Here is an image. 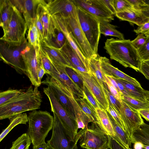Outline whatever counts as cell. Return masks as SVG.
<instances>
[{"mask_svg": "<svg viewBox=\"0 0 149 149\" xmlns=\"http://www.w3.org/2000/svg\"><path fill=\"white\" fill-rule=\"evenodd\" d=\"M104 48L111 59L125 68H130L139 72L142 61L137 49L132 45L130 40L107 39Z\"/></svg>", "mask_w": 149, "mask_h": 149, "instance_id": "obj_1", "label": "cell"}, {"mask_svg": "<svg viewBox=\"0 0 149 149\" xmlns=\"http://www.w3.org/2000/svg\"><path fill=\"white\" fill-rule=\"evenodd\" d=\"M38 87L29 86L11 100L0 106V119L2 120L24 112L40 108L42 102Z\"/></svg>", "mask_w": 149, "mask_h": 149, "instance_id": "obj_2", "label": "cell"}, {"mask_svg": "<svg viewBox=\"0 0 149 149\" xmlns=\"http://www.w3.org/2000/svg\"><path fill=\"white\" fill-rule=\"evenodd\" d=\"M27 134L33 147L45 142V138L52 128L54 117L47 111H33L29 114Z\"/></svg>", "mask_w": 149, "mask_h": 149, "instance_id": "obj_3", "label": "cell"}, {"mask_svg": "<svg viewBox=\"0 0 149 149\" xmlns=\"http://www.w3.org/2000/svg\"><path fill=\"white\" fill-rule=\"evenodd\" d=\"M43 91L49 101L52 112L57 115L67 134L73 140L79 139L82 130L78 132L76 120L69 114L49 87L44 88Z\"/></svg>", "mask_w": 149, "mask_h": 149, "instance_id": "obj_4", "label": "cell"}, {"mask_svg": "<svg viewBox=\"0 0 149 149\" xmlns=\"http://www.w3.org/2000/svg\"><path fill=\"white\" fill-rule=\"evenodd\" d=\"M0 40L1 58L17 71L26 74V68L21 53L29 44L27 39L18 44L10 43Z\"/></svg>", "mask_w": 149, "mask_h": 149, "instance_id": "obj_5", "label": "cell"}, {"mask_svg": "<svg viewBox=\"0 0 149 149\" xmlns=\"http://www.w3.org/2000/svg\"><path fill=\"white\" fill-rule=\"evenodd\" d=\"M77 15L81 29L95 54H97L100 37V21L94 16L77 6Z\"/></svg>", "mask_w": 149, "mask_h": 149, "instance_id": "obj_6", "label": "cell"}, {"mask_svg": "<svg viewBox=\"0 0 149 149\" xmlns=\"http://www.w3.org/2000/svg\"><path fill=\"white\" fill-rule=\"evenodd\" d=\"M79 140L80 146L83 148H109L108 135L95 123H92L87 129L83 130Z\"/></svg>", "mask_w": 149, "mask_h": 149, "instance_id": "obj_7", "label": "cell"}, {"mask_svg": "<svg viewBox=\"0 0 149 149\" xmlns=\"http://www.w3.org/2000/svg\"><path fill=\"white\" fill-rule=\"evenodd\" d=\"M28 28L27 24L22 15L14 6L11 20L0 40L13 44H20L26 38L25 35Z\"/></svg>", "mask_w": 149, "mask_h": 149, "instance_id": "obj_8", "label": "cell"}, {"mask_svg": "<svg viewBox=\"0 0 149 149\" xmlns=\"http://www.w3.org/2000/svg\"><path fill=\"white\" fill-rule=\"evenodd\" d=\"M54 115L52 134L47 141L50 149H77V143L79 140H72L67 134L57 115Z\"/></svg>", "mask_w": 149, "mask_h": 149, "instance_id": "obj_9", "label": "cell"}, {"mask_svg": "<svg viewBox=\"0 0 149 149\" xmlns=\"http://www.w3.org/2000/svg\"><path fill=\"white\" fill-rule=\"evenodd\" d=\"M64 18L74 40L84 56L88 60L95 54L81 29L78 15L75 17Z\"/></svg>", "mask_w": 149, "mask_h": 149, "instance_id": "obj_10", "label": "cell"}, {"mask_svg": "<svg viewBox=\"0 0 149 149\" xmlns=\"http://www.w3.org/2000/svg\"><path fill=\"white\" fill-rule=\"evenodd\" d=\"M40 47H34L29 44L22 51L21 55L26 68V75L32 85L38 87L41 83L37 75V69L40 61L39 55Z\"/></svg>", "mask_w": 149, "mask_h": 149, "instance_id": "obj_11", "label": "cell"}, {"mask_svg": "<svg viewBox=\"0 0 149 149\" xmlns=\"http://www.w3.org/2000/svg\"><path fill=\"white\" fill-rule=\"evenodd\" d=\"M74 69L82 78L85 84L95 97L100 108L107 111L109 106L107 95L96 77L90 72H82Z\"/></svg>", "mask_w": 149, "mask_h": 149, "instance_id": "obj_12", "label": "cell"}, {"mask_svg": "<svg viewBox=\"0 0 149 149\" xmlns=\"http://www.w3.org/2000/svg\"><path fill=\"white\" fill-rule=\"evenodd\" d=\"M79 7L93 15L100 22H110L114 20V16L103 4L100 0H72Z\"/></svg>", "mask_w": 149, "mask_h": 149, "instance_id": "obj_13", "label": "cell"}, {"mask_svg": "<svg viewBox=\"0 0 149 149\" xmlns=\"http://www.w3.org/2000/svg\"><path fill=\"white\" fill-rule=\"evenodd\" d=\"M121 103V108L120 114L126 128V133L130 139L134 132L144 122L138 111L123 101H122Z\"/></svg>", "mask_w": 149, "mask_h": 149, "instance_id": "obj_14", "label": "cell"}, {"mask_svg": "<svg viewBox=\"0 0 149 149\" xmlns=\"http://www.w3.org/2000/svg\"><path fill=\"white\" fill-rule=\"evenodd\" d=\"M46 6L52 16L59 15L66 18L77 15V6L72 0H49Z\"/></svg>", "mask_w": 149, "mask_h": 149, "instance_id": "obj_15", "label": "cell"}, {"mask_svg": "<svg viewBox=\"0 0 149 149\" xmlns=\"http://www.w3.org/2000/svg\"><path fill=\"white\" fill-rule=\"evenodd\" d=\"M13 5L23 15L28 27L36 21L38 5L43 0H10Z\"/></svg>", "mask_w": 149, "mask_h": 149, "instance_id": "obj_16", "label": "cell"}, {"mask_svg": "<svg viewBox=\"0 0 149 149\" xmlns=\"http://www.w3.org/2000/svg\"><path fill=\"white\" fill-rule=\"evenodd\" d=\"M51 60L54 65L52 73L49 75L64 86L70 88L74 95L84 97V95L83 91L71 80L67 73L65 70L66 67Z\"/></svg>", "mask_w": 149, "mask_h": 149, "instance_id": "obj_17", "label": "cell"}, {"mask_svg": "<svg viewBox=\"0 0 149 149\" xmlns=\"http://www.w3.org/2000/svg\"><path fill=\"white\" fill-rule=\"evenodd\" d=\"M47 3L45 1L40 3L38 7L36 15L39 18L43 27L45 40L47 42L54 34L56 26L53 17L49 13L46 7Z\"/></svg>", "mask_w": 149, "mask_h": 149, "instance_id": "obj_18", "label": "cell"}, {"mask_svg": "<svg viewBox=\"0 0 149 149\" xmlns=\"http://www.w3.org/2000/svg\"><path fill=\"white\" fill-rule=\"evenodd\" d=\"M56 82L62 91L71 101L76 115V121L78 129L85 130L87 128L88 124L92 122L89 118L84 113L75 100V95L71 89L65 86L55 79Z\"/></svg>", "mask_w": 149, "mask_h": 149, "instance_id": "obj_19", "label": "cell"}, {"mask_svg": "<svg viewBox=\"0 0 149 149\" xmlns=\"http://www.w3.org/2000/svg\"><path fill=\"white\" fill-rule=\"evenodd\" d=\"M100 62L103 73L113 77L125 80L136 86L142 87L140 84L135 79L123 72L113 66L109 60L105 57L100 56Z\"/></svg>", "mask_w": 149, "mask_h": 149, "instance_id": "obj_20", "label": "cell"}, {"mask_svg": "<svg viewBox=\"0 0 149 149\" xmlns=\"http://www.w3.org/2000/svg\"><path fill=\"white\" fill-rule=\"evenodd\" d=\"M59 49L71 68L82 72L89 73L90 72L89 68L80 59L68 41L61 48Z\"/></svg>", "mask_w": 149, "mask_h": 149, "instance_id": "obj_21", "label": "cell"}, {"mask_svg": "<svg viewBox=\"0 0 149 149\" xmlns=\"http://www.w3.org/2000/svg\"><path fill=\"white\" fill-rule=\"evenodd\" d=\"M52 16L56 25L63 33L69 45L86 65L89 68L88 60L81 52L74 40L68 29L64 17L59 15Z\"/></svg>", "mask_w": 149, "mask_h": 149, "instance_id": "obj_22", "label": "cell"}, {"mask_svg": "<svg viewBox=\"0 0 149 149\" xmlns=\"http://www.w3.org/2000/svg\"><path fill=\"white\" fill-rule=\"evenodd\" d=\"M115 15L121 20L127 21L131 24H136L138 26L149 21L143 15L141 10L136 9L116 13Z\"/></svg>", "mask_w": 149, "mask_h": 149, "instance_id": "obj_23", "label": "cell"}, {"mask_svg": "<svg viewBox=\"0 0 149 149\" xmlns=\"http://www.w3.org/2000/svg\"><path fill=\"white\" fill-rule=\"evenodd\" d=\"M14 10V6L9 0H0V26L3 33L6 31L11 21Z\"/></svg>", "mask_w": 149, "mask_h": 149, "instance_id": "obj_24", "label": "cell"}, {"mask_svg": "<svg viewBox=\"0 0 149 149\" xmlns=\"http://www.w3.org/2000/svg\"><path fill=\"white\" fill-rule=\"evenodd\" d=\"M40 47L47 53L51 59L65 67L71 68L63 55L58 49L49 45L44 42H41Z\"/></svg>", "mask_w": 149, "mask_h": 149, "instance_id": "obj_25", "label": "cell"}, {"mask_svg": "<svg viewBox=\"0 0 149 149\" xmlns=\"http://www.w3.org/2000/svg\"><path fill=\"white\" fill-rule=\"evenodd\" d=\"M108 114L116 133L115 136L112 137L123 147L127 149L131 148L132 143L127 133L117 124L110 114L108 113Z\"/></svg>", "mask_w": 149, "mask_h": 149, "instance_id": "obj_26", "label": "cell"}, {"mask_svg": "<svg viewBox=\"0 0 149 149\" xmlns=\"http://www.w3.org/2000/svg\"><path fill=\"white\" fill-rule=\"evenodd\" d=\"M100 122L99 127L107 135L115 136L116 133L106 111L98 108L96 110Z\"/></svg>", "mask_w": 149, "mask_h": 149, "instance_id": "obj_27", "label": "cell"}, {"mask_svg": "<svg viewBox=\"0 0 149 149\" xmlns=\"http://www.w3.org/2000/svg\"><path fill=\"white\" fill-rule=\"evenodd\" d=\"M100 57L98 54H95L88 60V65L90 72L95 76L104 88L106 84L100 65Z\"/></svg>", "mask_w": 149, "mask_h": 149, "instance_id": "obj_28", "label": "cell"}, {"mask_svg": "<svg viewBox=\"0 0 149 149\" xmlns=\"http://www.w3.org/2000/svg\"><path fill=\"white\" fill-rule=\"evenodd\" d=\"M123 85L127 91L134 99L144 102H147V91L124 80L117 79Z\"/></svg>", "mask_w": 149, "mask_h": 149, "instance_id": "obj_29", "label": "cell"}, {"mask_svg": "<svg viewBox=\"0 0 149 149\" xmlns=\"http://www.w3.org/2000/svg\"><path fill=\"white\" fill-rule=\"evenodd\" d=\"M75 99L84 113L92 121L100 125L96 111L89 103L85 98L75 95Z\"/></svg>", "mask_w": 149, "mask_h": 149, "instance_id": "obj_30", "label": "cell"}, {"mask_svg": "<svg viewBox=\"0 0 149 149\" xmlns=\"http://www.w3.org/2000/svg\"><path fill=\"white\" fill-rule=\"evenodd\" d=\"M130 140L132 143L140 142L149 146V125L144 123L134 132Z\"/></svg>", "mask_w": 149, "mask_h": 149, "instance_id": "obj_31", "label": "cell"}, {"mask_svg": "<svg viewBox=\"0 0 149 149\" xmlns=\"http://www.w3.org/2000/svg\"><path fill=\"white\" fill-rule=\"evenodd\" d=\"M10 123L8 126L4 130L0 135V142L15 126L19 124H26L29 122L28 116L26 113L15 115L8 118Z\"/></svg>", "mask_w": 149, "mask_h": 149, "instance_id": "obj_32", "label": "cell"}, {"mask_svg": "<svg viewBox=\"0 0 149 149\" xmlns=\"http://www.w3.org/2000/svg\"><path fill=\"white\" fill-rule=\"evenodd\" d=\"M117 27L109 22L105 21L100 22V29L101 34L105 36H112L116 37L120 40H124L123 34L116 29Z\"/></svg>", "mask_w": 149, "mask_h": 149, "instance_id": "obj_33", "label": "cell"}, {"mask_svg": "<svg viewBox=\"0 0 149 149\" xmlns=\"http://www.w3.org/2000/svg\"><path fill=\"white\" fill-rule=\"evenodd\" d=\"M55 24L54 36L47 42H45L54 48L59 49L64 46L67 40L63 33L58 27L55 23Z\"/></svg>", "mask_w": 149, "mask_h": 149, "instance_id": "obj_34", "label": "cell"}, {"mask_svg": "<svg viewBox=\"0 0 149 149\" xmlns=\"http://www.w3.org/2000/svg\"><path fill=\"white\" fill-rule=\"evenodd\" d=\"M36 21L28 27L27 39L29 44L36 47H40V40L39 34L36 25Z\"/></svg>", "mask_w": 149, "mask_h": 149, "instance_id": "obj_35", "label": "cell"}, {"mask_svg": "<svg viewBox=\"0 0 149 149\" xmlns=\"http://www.w3.org/2000/svg\"><path fill=\"white\" fill-rule=\"evenodd\" d=\"M122 101L137 111L142 109H149V102L141 101L128 96L121 95Z\"/></svg>", "mask_w": 149, "mask_h": 149, "instance_id": "obj_36", "label": "cell"}, {"mask_svg": "<svg viewBox=\"0 0 149 149\" xmlns=\"http://www.w3.org/2000/svg\"><path fill=\"white\" fill-rule=\"evenodd\" d=\"M24 90L9 89L1 92L0 93V106L13 100L19 95Z\"/></svg>", "mask_w": 149, "mask_h": 149, "instance_id": "obj_37", "label": "cell"}, {"mask_svg": "<svg viewBox=\"0 0 149 149\" xmlns=\"http://www.w3.org/2000/svg\"><path fill=\"white\" fill-rule=\"evenodd\" d=\"M31 141L27 133H24L12 143L10 149H29Z\"/></svg>", "mask_w": 149, "mask_h": 149, "instance_id": "obj_38", "label": "cell"}, {"mask_svg": "<svg viewBox=\"0 0 149 149\" xmlns=\"http://www.w3.org/2000/svg\"><path fill=\"white\" fill-rule=\"evenodd\" d=\"M39 55L41 62L46 74L49 75L53 71L54 65L47 53L41 48L40 46Z\"/></svg>", "mask_w": 149, "mask_h": 149, "instance_id": "obj_39", "label": "cell"}, {"mask_svg": "<svg viewBox=\"0 0 149 149\" xmlns=\"http://www.w3.org/2000/svg\"><path fill=\"white\" fill-rule=\"evenodd\" d=\"M65 70L70 78L83 92L84 82L82 77L72 68L66 67Z\"/></svg>", "mask_w": 149, "mask_h": 149, "instance_id": "obj_40", "label": "cell"}, {"mask_svg": "<svg viewBox=\"0 0 149 149\" xmlns=\"http://www.w3.org/2000/svg\"><path fill=\"white\" fill-rule=\"evenodd\" d=\"M107 112L113 118L117 124L126 133V129L122 120L120 113L109 101Z\"/></svg>", "mask_w": 149, "mask_h": 149, "instance_id": "obj_41", "label": "cell"}, {"mask_svg": "<svg viewBox=\"0 0 149 149\" xmlns=\"http://www.w3.org/2000/svg\"><path fill=\"white\" fill-rule=\"evenodd\" d=\"M113 5L116 13L135 9L127 0H113Z\"/></svg>", "mask_w": 149, "mask_h": 149, "instance_id": "obj_42", "label": "cell"}, {"mask_svg": "<svg viewBox=\"0 0 149 149\" xmlns=\"http://www.w3.org/2000/svg\"><path fill=\"white\" fill-rule=\"evenodd\" d=\"M83 92L84 95V97L83 98H85L87 100L95 111L97 109L100 108L99 105L95 97L84 83Z\"/></svg>", "mask_w": 149, "mask_h": 149, "instance_id": "obj_43", "label": "cell"}, {"mask_svg": "<svg viewBox=\"0 0 149 149\" xmlns=\"http://www.w3.org/2000/svg\"><path fill=\"white\" fill-rule=\"evenodd\" d=\"M147 37L148 38L145 44L141 48L137 49L142 61L149 60V36Z\"/></svg>", "mask_w": 149, "mask_h": 149, "instance_id": "obj_44", "label": "cell"}, {"mask_svg": "<svg viewBox=\"0 0 149 149\" xmlns=\"http://www.w3.org/2000/svg\"><path fill=\"white\" fill-rule=\"evenodd\" d=\"M109 101L120 113L121 108V102L116 98L109 91L107 85L103 88Z\"/></svg>", "mask_w": 149, "mask_h": 149, "instance_id": "obj_45", "label": "cell"}, {"mask_svg": "<svg viewBox=\"0 0 149 149\" xmlns=\"http://www.w3.org/2000/svg\"><path fill=\"white\" fill-rule=\"evenodd\" d=\"M147 38V37L144 34L139 33L134 39L131 41V43L132 45L138 49L145 44Z\"/></svg>", "mask_w": 149, "mask_h": 149, "instance_id": "obj_46", "label": "cell"}, {"mask_svg": "<svg viewBox=\"0 0 149 149\" xmlns=\"http://www.w3.org/2000/svg\"><path fill=\"white\" fill-rule=\"evenodd\" d=\"M104 78L106 84L110 93L116 98L121 102L122 101V95L112 85L109 79L107 78L105 74H104Z\"/></svg>", "mask_w": 149, "mask_h": 149, "instance_id": "obj_47", "label": "cell"}, {"mask_svg": "<svg viewBox=\"0 0 149 149\" xmlns=\"http://www.w3.org/2000/svg\"><path fill=\"white\" fill-rule=\"evenodd\" d=\"M136 9L141 10L142 8L149 4V0H127Z\"/></svg>", "mask_w": 149, "mask_h": 149, "instance_id": "obj_48", "label": "cell"}, {"mask_svg": "<svg viewBox=\"0 0 149 149\" xmlns=\"http://www.w3.org/2000/svg\"><path fill=\"white\" fill-rule=\"evenodd\" d=\"M109 148L110 149H132L124 148L121 146L115 139L111 136L108 135Z\"/></svg>", "mask_w": 149, "mask_h": 149, "instance_id": "obj_49", "label": "cell"}, {"mask_svg": "<svg viewBox=\"0 0 149 149\" xmlns=\"http://www.w3.org/2000/svg\"><path fill=\"white\" fill-rule=\"evenodd\" d=\"M149 31V21L139 26L137 29L134 30L136 34L139 33L145 34Z\"/></svg>", "mask_w": 149, "mask_h": 149, "instance_id": "obj_50", "label": "cell"}, {"mask_svg": "<svg viewBox=\"0 0 149 149\" xmlns=\"http://www.w3.org/2000/svg\"><path fill=\"white\" fill-rule=\"evenodd\" d=\"M101 2L113 15L116 14L113 5V0H100Z\"/></svg>", "mask_w": 149, "mask_h": 149, "instance_id": "obj_51", "label": "cell"}, {"mask_svg": "<svg viewBox=\"0 0 149 149\" xmlns=\"http://www.w3.org/2000/svg\"><path fill=\"white\" fill-rule=\"evenodd\" d=\"M139 72L142 74L147 79L149 80V66L142 61Z\"/></svg>", "mask_w": 149, "mask_h": 149, "instance_id": "obj_52", "label": "cell"}, {"mask_svg": "<svg viewBox=\"0 0 149 149\" xmlns=\"http://www.w3.org/2000/svg\"><path fill=\"white\" fill-rule=\"evenodd\" d=\"M37 72L38 79L40 82L41 83L42 79L44 75L46 74V73L42 63L41 60L38 65Z\"/></svg>", "mask_w": 149, "mask_h": 149, "instance_id": "obj_53", "label": "cell"}, {"mask_svg": "<svg viewBox=\"0 0 149 149\" xmlns=\"http://www.w3.org/2000/svg\"><path fill=\"white\" fill-rule=\"evenodd\" d=\"M116 81L118 86L122 95L132 97L127 91L123 85L116 78L112 77Z\"/></svg>", "mask_w": 149, "mask_h": 149, "instance_id": "obj_54", "label": "cell"}, {"mask_svg": "<svg viewBox=\"0 0 149 149\" xmlns=\"http://www.w3.org/2000/svg\"><path fill=\"white\" fill-rule=\"evenodd\" d=\"M139 114L147 121H149V109H142L138 111Z\"/></svg>", "mask_w": 149, "mask_h": 149, "instance_id": "obj_55", "label": "cell"}, {"mask_svg": "<svg viewBox=\"0 0 149 149\" xmlns=\"http://www.w3.org/2000/svg\"><path fill=\"white\" fill-rule=\"evenodd\" d=\"M143 15L149 20V4L141 9Z\"/></svg>", "mask_w": 149, "mask_h": 149, "instance_id": "obj_56", "label": "cell"}, {"mask_svg": "<svg viewBox=\"0 0 149 149\" xmlns=\"http://www.w3.org/2000/svg\"><path fill=\"white\" fill-rule=\"evenodd\" d=\"M107 78L109 79L112 85L122 95L121 93L119 88L118 86V85L116 81L115 80L111 77L107 75H105Z\"/></svg>", "mask_w": 149, "mask_h": 149, "instance_id": "obj_57", "label": "cell"}, {"mask_svg": "<svg viewBox=\"0 0 149 149\" xmlns=\"http://www.w3.org/2000/svg\"><path fill=\"white\" fill-rule=\"evenodd\" d=\"M32 149H50V148L47 143L45 142L37 147H33Z\"/></svg>", "mask_w": 149, "mask_h": 149, "instance_id": "obj_58", "label": "cell"}, {"mask_svg": "<svg viewBox=\"0 0 149 149\" xmlns=\"http://www.w3.org/2000/svg\"><path fill=\"white\" fill-rule=\"evenodd\" d=\"M143 144L140 142H136L134 145V149H143Z\"/></svg>", "mask_w": 149, "mask_h": 149, "instance_id": "obj_59", "label": "cell"}, {"mask_svg": "<svg viewBox=\"0 0 149 149\" xmlns=\"http://www.w3.org/2000/svg\"><path fill=\"white\" fill-rule=\"evenodd\" d=\"M147 100L149 102V91H147Z\"/></svg>", "mask_w": 149, "mask_h": 149, "instance_id": "obj_60", "label": "cell"}, {"mask_svg": "<svg viewBox=\"0 0 149 149\" xmlns=\"http://www.w3.org/2000/svg\"><path fill=\"white\" fill-rule=\"evenodd\" d=\"M142 61L144 63H145V64L149 66V60Z\"/></svg>", "mask_w": 149, "mask_h": 149, "instance_id": "obj_61", "label": "cell"}, {"mask_svg": "<svg viewBox=\"0 0 149 149\" xmlns=\"http://www.w3.org/2000/svg\"><path fill=\"white\" fill-rule=\"evenodd\" d=\"M144 35L147 37L149 36V31L147 33H145Z\"/></svg>", "mask_w": 149, "mask_h": 149, "instance_id": "obj_62", "label": "cell"}]
</instances>
